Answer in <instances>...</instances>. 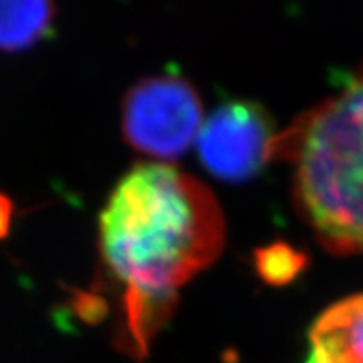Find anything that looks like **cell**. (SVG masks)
I'll return each mask as SVG.
<instances>
[{
  "mask_svg": "<svg viewBox=\"0 0 363 363\" xmlns=\"http://www.w3.org/2000/svg\"><path fill=\"white\" fill-rule=\"evenodd\" d=\"M295 167V196L325 249L363 256V72L272 141Z\"/></svg>",
  "mask_w": 363,
  "mask_h": 363,
  "instance_id": "cell-2",
  "label": "cell"
},
{
  "mask_svg": "<svg viewBox=\"0 0 363 363\" xmlns=\"http://www.w3.org/2000/svg\"><path fill=\"white\" fill-rule=\"evenodd\" d=\"M272 123L256 102L230 101L211 111L196 135L206 171L219 180L243 182L271 162Z\"/></svg>",
  "mask_w": 363,
  "mask_h": 363,
  "instance_id": "cell-4",
  "label": "cell"
},
{
  "mask_svg": "<svg viewBox=\"0 0 363 363\" xmlns=\"http://www.w3.org/2000/svg\"><path fill=\"white\" fill-rule=\"evenodd\" d=\"M308 341L306 363H363V293L323 311Z\"/></svg>",
  "mask_w": 363,
  "mask_h": 363,
  "instance_id": "cell-5",
  "label": "cell"
},
{
  "mask_svg": "<svg viewBox=\"0 0 363 363\" xmlns=\"http://www.w3.org/2000/svg\"><path fill=\"white\" fill-rule=\"evenodd\" d=\"M258 272L269 284H286L304 267V256L287 245H272L256 254Z\"/></svg>",
  "mask_w": 363,
  "mask_h": 363,
  "instance_id": "cell-7",
  "label": "cell"
},
{
  "mask_svg": "<svg viewBox=\"0 0 363 363\" xmlns=\"http://www.w3.org/2000/svg\"><path fill=\"white\" fill-rule=\"evenodd\" d=\"M201 126V99L178 74L143 78L125 96L123 134L139 152L160 160L180 158Z\"/></svg>",
  "mask_w": 363,
  "mask_h": 363,
  "instance_id": "cell-3",
  "label": "cell"
},
{
  "mask_svg": "<svg viewBox=\"0 0 363 363\" xmlns=\"http://www.w3.org/2000/svg\"><path fill=\"white\" fill-rule=\"evenodd\" d=\"M225 245L219 202L196 178L143 163L117 184L101 216V250L125 287L126 334L143 356L177 293Z\"/></svg>",
  "mask_w": 363,
  "mask_h": 363,
  "instance_id": "cell-1",
  "label": "cell"
},
{
  "mask_svg": "<svg viewBox=\"0 0 363 363\" xmlns=\"http://www.w3.org/2000/svg\"><path fill=\"white\" fill-rule=\"evenodd\" d=\"M11 216H13V204L8 196L0 193V239L6 238L10 232Z\"/></svg>",
  "mask_w": 363,
  "mask_h": 363,
  "instance_id": "cell-8",
  "label": "cell"
},
{
  "mask_svg": "<svg viewBox=\"0 0 363 363\" xmlns=\"http://www.w3.org/2000/svg\"><path fill=\"white\" fill-rule=\"evenodd\" d=\"M56 8L52 2H0V50L17 52L48 38Z\"/></svg>",
  "mask_w": 363,
  "mask_h": 363,
  "instance_id": "cell-6",
  "label": "cell"
}]
</instances>
